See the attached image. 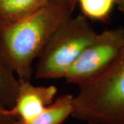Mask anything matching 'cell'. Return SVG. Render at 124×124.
I'll return each instance as SVG.
<instances>
[{"label":"cell","instance_id":"obj_12","mask_svg":"<svg viewBox=\"0 0 124 124\" xmlns=\"http://www.w3.org/2000/svg\"><path fill=\"white\" fill-rule=\"evenodd\" d=\"M116 6L121 13L124 15V0H115Z\"/></svg>","mask_w":124,"mask_h":124},{"label":"cell","instance_id":"obj_9","mask_svg":"<svg viewBox=\"0 0 124 124\" xmlns=\"http://www.w3.org/2000/svg\"><path fill=\"white\" fill-rule=\"evenodd\" d=\"M81 15L88 19L106 22L116 6L115 0H77Z\"/></svg>","mask_w":124,"mask_h":124},{"label":"cell","instance_id":"obj_1","mask_svg":"<svg viewBox=\"0 0 124 124\" xmlns=\"http://www.w3.org/2000/svg\"><path fill=\"white\" fill-rule=\"evenodd\" d=\"M73 10L49 2L28 17L0 28V49L5 60L19 80L31 79L32 63Z\"/></svg>","mask_w":124,"mask_h":124},{"label":"cell","instance_id":"obj_11","mask_svg":"<svg viewBox=\"0 0 124 124\" xmlns=\"http://www.w3.org/2000/svg\"><path fill=\"white\" fill-rule=\"evenodd\" d=\"M49 2L66 6L73 10L77 5V0H49Z\"/></svg>","mask_w":124,"mask_h":124},{"label":"cell","instance_id":"obj_6","mask_svg":"<svg viewBox=\"0 0 124 124\" xmlns=\"http://www.w3.org/2000/svg\"><path fill=\"white\" fill-rule=\"evenodd\" d=\"M48 3L49 0H0V28L31 16Z\"/></svg>","mask_w":124,"mask_h":124},{"label":"cell","instance_id":"obj_10","mask_svg":"<svg viewBox=\"0 0 124 124\" xmlns=\"http://www.w3.org/2000/svg\"><path fill=\"white\" fill-rule=\"evenodd\" d=\"M16 119L10 114L7 108L0 100V124H15Z\"/></svg>","mask_w":124,"mask_h":124},{"label":"cell","instance_id":"obj_3","mask_svg":"<svg viewBox=\"0 0 124 124\" xmlns=\"http://www.w3.org/2000/svg\"><path fill=\"white\" fill-rule=\"evenodd\" d=\"M97 33L88 19L81 14L69 18L54 32L40 54L35 72V78H64Z\"/></svg>","mask_w":124,"mask_h":124},{"label":"cell","instance_id":"obj_4","mask_svg":"<svg viewBox=\"0 0 124 124\" xmlns=\"http://www.w3.org/2000/svg\"><path fill=\"white\" fill-rule=\"evenodd\" d=\"M124 46V28L119 27L97 33L80 54L63 79L80 85L94 79L106 70Z\"/></svg>","mask_w":124,"mask_h":124},{"label":"cell","instance_id":"obj_2","mask_svg":"<svg viewBox=\"0 0 124 124\" xmlns=\"http://www.w3.org/2000/svg\"><path fill=\"white\" fill-rule=\"evenodd\" d=\"M71 116L86 124H124V46L106 70L79 85Z\"/></svg>","mask_w":124,"mask_h":124},{"label":"cell","instance_id":"obj_8","mask_svg":"<svg viewBox=\"0 0 124 124\" xmlns=\"http://www.w3.org/2000/svg\"><path fill=\"white\" fill-rule=\"evenodd\" d=\"M19 80L5 60L0 49V100L11 108L17 97Z\"/></svg>","mask_w":124,"mask_h":124},{"label":"cell","instance_id":"obj_7","mask_svg":"<svg viewBox=\"0 0 124 124\" xmlns=\"http://www.w3.org/2000/svg\"><path fill=\"white\" fill-rule=\"evenodd\" d=\"M73 112V96L63 94L54 100L39 115L28 122L15 124H62Z\"/></svg>","mask_w":124,"mask_h":124},{"label":"cell","instance_id":"obj_5","mask_svg":"<svg viewBox=\"0 0 124 124\" xmlns=\"http://www.w3.org/2000/svg\"><path fill=\"white\" fill-rule=\"evenodd\" d=\"M57 93V88L53 85H35L29 80H19L17 94L9 112L17 121L28 122L54 101Z\"/></svg>","mask_w":124,"mask_h":124}]
</instances>
